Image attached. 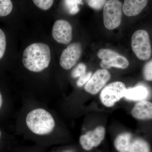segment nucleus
Instances as JSON below:
<instances>
[{"mask_svg": "<svg viewBox=\"0 0 152 152\" xmlns=\"http://www.w3.org/2000/svg\"><path fill=\"white\" fill-rule=\"evenodd\" d=\"M128 152H150L149 146L143 140L135 139L131 140Z\"/></svg>", "mask_w": 152, "mask_h": 152, "instance_id": "nucleus-15", "label": "nucleus"}, {"mask_svg": "<svg viewBox=\"0 0 152 152\" xmlns=\"http://www.w3.org/2000/svg\"><path fill=\"white\" fill-rule=\"evenodd\" d=\"M132 140V136L129 133L120 134L114 141L115 148L119 152H128Z\"/></svg>", "mask_w": 152, "mask_h": 152, "instance_id": "nucleus-14", "label": "nucleus"}, {"mask_svg": "<svg viewBox=\"0 0 152 152\" xmlns=\"http://www.w3.org/2000/svg\"><path fill=\"white\" fill-rule=\"evenodd\" d=\"M1 131H0V140H1Z\"/></svg>", "mask_w": 152, "mask_h": 152, "instance_id": "nucleus-25", "label": "nucleus"}, {"mask_svg": "<svg viewBox=\"0 0 152 152\" xmlns=\"http://www.w3.org/2000/svg\"><path fill=\"white\" fill-rule=\"evenodd\" d=\"M105 129L103 126H99L94 130L89 131L80 137L81 146L86 151H90L94 147L98 146L104 138Z\"/></svg>", "mask_w": 152, "mask_h": 152, "instance_id": "nucleus-9", "label": "nucleus"}, {"mask_svg": "<svg viewBox=\"0 0 152 152\" xmlns=\"http://www.w3.org/2000/svg\"><path fill=\"white\" fill-rule=\"evenodd\" d=\"M126 88L121 82H115L110 84L102 90L100 95L101 102L104 105L110 107L124 97Z\"/></svg>", "mask_w": 152, "mask_h": 152, "instance_id": "nucleus-5", "label": "nucleus"}, {"mask_svg": "<svg viewBox=\"0 0 152 152\" xmlns=\"http://www.w3.org/2000/svg\"><path fill=\"white\" fill-rule=\"evenodd\" d=\"M3 103V100H2V97L1 94V92H0V109Z\"/></svg>", "mask_w": 152, "mask_h": 152, "instance_id": "nucleus-24", "label": "nucleus"}, {"mask_svg": "<svg viewBox=\"0 0 152 152\" xmlns=\"http://www.w3.org/2000/svg\"><path fill=\"white\" fill-rule=\"evenodd\" d=\"M50 60V50L45 43L31 44L25 49L23 53V64L28 70L34 72H39L46 69Z\"/></svg>", "mask_w": 152, "mask_h": 152, "instance_id": "nucleus-1", "label": "nucleus"}, {"mask_svg": "<svg viewBox=\"0 0 152 152\" xmlns=\"http://www.w3.org/2000/svg\"><path fill=\"white\" fill-rule=\"evenodd\" d=\"M87 4L95 10H100L104 8L107 0H86Z\"/></svg>", "mask_w": 152, "mask_h": 152, "instance_id": "nucleus-20", "label": "nucleus"}, {"mask_svg": "<svg viewBox=\"0 0 152 152\" xmlns=\"http://www.w3.org/2000/svg\"><path fill=\"white\" fill-rule=\"evenodd\" d=\"M132 114L136 119H152V103L145 100L138 102L133 107Z\"/></svg>", "mask_w": 152, "mask_h": 152, "instance_id": "nucleus-11", "label": "nucleus"}, {"mask_svg": "<svg viewBox=\"0 0 152 152\" xmlns=\"http://www.w3.org/2000/svg\"><path fill=\"white\" fill-rule=\"evenodd\" d=\"M82 45L80 43L69 44L63 51L60 57L61 66L65 70H69L77 64L82 55Z\"/></svg>", "mask_w": 152, "mask_h": 152, "instance_id": "nucleus-7", "label": "nucleus"}, {"mask_svg": "<svg viewBox=\"0 0 152 152\" xmlns=\"http://www.w3.org/2000/svg\"><path fill=\"white\" fill-rule=\"evenodd\" d=\"M83 4V0H62L65 10L70 15H75L80 10V6Z\"/></svg>", "mask_w": 152, "mask_h": 152, "instance_id": "nucleus-16", "label": "nucleus"}, {"mask_svg": "<svg viewBox=\"0 0 152 152\" xmlns=\"http://www.w3.org/2000/svg\"><path fill=\"white\" fill-rule=\"evenodd\" d=\"M143 75L147 81H152V60L146 63L143 69Z\"/></svg>", "mask_w": 152, "mask_h": 152, "instance_id": "nucleus-21", "label": "nucleus"}, {"mask_svg": "<svg viewBox=\"0 0 152 152\" xmlns=\"http://www.w3.org/2000/svg\"><path fill=\"white\" fill-rule=\"evenodd\" d=\"M97 56L102 60L100 66L102 69H107L111 67L126 69L129 65L126 58L110 49H100Z\"/></svg>", "mask_w": 152, "mask_h": 152, "instance_id": "nucleus-6", "label": "nucleus"}, {"mask_svg": "<svg viewBox=\"0 0 152 152\" xmlns=\"http://www.w3.org/2000/svg\"><path fill=\"white\" fill-rule=\"evenodd\" d=\"M149 92L148 89L140 85L134 88L127 89L124 97L129 100H143L147 97Z\"/></svg>", "mask_w": 152, "mask_h": 152, "instance_id": "nucleus-13", "label": "nucleus"}, {"mask_svg": "<svg viewBox=\"0 0 152 152\" xmlns=\"http://www.w3.org/2000/svg\"><path fill=\"white\" fill-rule=\"evenodd\" d=\"M148 3V0H125L123 12L127 16H135L141 12Z\"/></svg>", "mask_w": 152, "mask_h": 152, "instance_id": "nucleus-12", "label": "nucleus"}, {"mask_svg": "<svg viewBox=\"0 0 152 152\" xmlns=\"http://www.w3.org/2000/svg\"><path fill=\"white\" fill-rule=\"evenodd\" d=\"M13 9L11 0H0V17H5L11 13Z\"/></svg>", "mask_w": 152, "mask_h": 152, "instance_id": "nucleus-17", "label": "nucleus"}, {"mask_svg": "<svg viewBox=\"0 0 152 152\" xmlns=\"http://www.w3.org/2000/svg\"><path fill=\"white\" fill-rule=\"evenodd\" d=\"M110 77V74L107 69L98 70L85 85V91L91 94H96L105 86Z\"/></svg>", "mask_w": 152, "mask_h": 152, "instance_id": "nucleus-10", "label": "nucleus"}, {"mask_svg": "<svg viewBox=\"0 0 152 152\" xmlns=\"http://www.w3.org/2000/svg\"><path fill=\"white\" fill-rule=\"evenodd\" d=\"M123 5L119 0H109L104 7V26L110 30L118 27L121 23Z\"/></svg>", "mask_w": 152, "mask_h": 152, "instance_id": "nucleus-4", "label": "nucleus"}, {"mask_svg": "<svg viewBox=\"0 0 152 152\" xmlns=\"http://www.w3.org/2000/svg\"><path fill=\"white\" fill-rule=\"evenodd\" d=\"M7 47V42L5 34L0 28V59L4 56Z\"/></svg>", "mask_w": 152, "mask_h": 152, "instance_id": "nucleus-22", "label": "nucleus"}, {"mask_svg": "<svg viewBox=\"0 0 152 152\" xmlns=\"http://www.w3.org/2000/svg\"><path fill=\"white\" fill-rule=\"evenodd\" d=\"M86 66L83 63H80L72 72V76L74 78H80L86 73Z\"/></svg>", "mask_w": 152, "mask_h": 152, "instance_id": "nucleus-18", "label": "nucleus"}, {"mask_svg": "<svg viewBox=\"0 0 152 152\" xmlns=\"http://www.w3.org/2000/svg\"><path fill=\"white\" fill-rule=\"evenodd\" d=\"M52 35L55 40L58 43L67 45L72 39V27L66 20L56 21L53 26Z\"/></svg>", "mask_w": 152, "mask_h": 152, "instance_id": "nucleus-8", "label": "nucleus"}, {"mask_svg": "<svg viewBox=\"0 0 152 152\" xmlns=\"http://www.w3.org/2000/svg\"><path fill=\"white\" fill-rule=\"evenodd\" d=\"M92 74V73L91 72H86L83 75L79 78L78 80H77V86L81 87L83 86L85 84H86L91 77Z\"/></svg>", "mask_w": 152, "mask_h": 152, "instance_id": "nucleus-23", "label": "nucleus"}, {"mask_svg": "<svg viewBox=\"0 0 152 152\" xmlns=\"http://www.w3.org/2000/svg\"><path fill=\"white\" fill-rule=\"evenodd\" d=\"M26 123L31 132L38 135L49 134L55 126L54 119L51 114L42 108L35 109L29 112Z\"/></svg>", "mask_w": 152, "mask_h": 152, "instance_id": "nucleus-2", "label": "nucleus"}, {"mask_svg": "<svg viewBox=\"0 0 152 152\" xmlns=\"http://www.w3.org/2000/svg\"><path fill=\"white\" fill-rule=\"evenodd\" d=\"M33 1L39 8L46 11L51 7L54 0H33Z\"/></svg>", "mask_w": 152, "mask_h": 152, "instance_id": "nucleus-19", "label": "nucleus"}, {"mask_svg": "<svg viewBox=\"0 0 152 152\" xmlns=\"http://www.w3.org/2000/svg\"><path fill=\"white\" fill-rule=\"evenodd\" d=\"M131 45L133 52L139 59L146 61L151 57V46L148 33L145 30H137L133 34Z\"/></svg>", "mask_w": 152, "mask_h": 152, "instance_id": "nucleus-3", "label": "nucleus"}]
</instances>
